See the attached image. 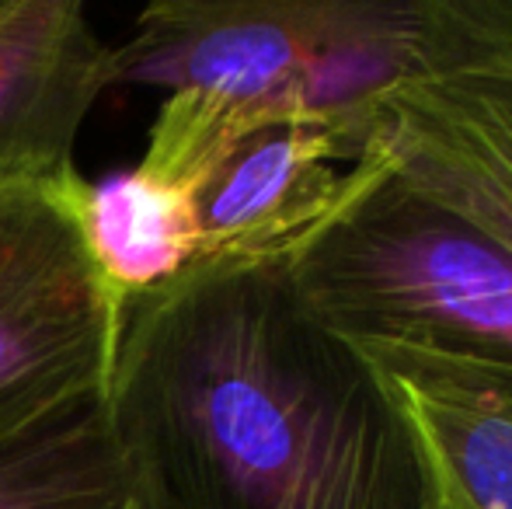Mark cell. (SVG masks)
Instances as JSON below:
<instances>
[{
    "instance_id": "277c9868",
    "label": "cell",
    "mask_w": 512,
    "mask_h": 509,
    "mask_svg": "<svg viewBox=\"0 0 512 509\" xmlns=\"http://www.w3.org/2000/svg\"><path fill=\"white\" fill-rule=\"evenodd\" d=\"M84 178L0 189V454L102 401L122 300L84 238Z\"/></svg>"
},
{
    "instance_id": "7a4b0ae2",
    "label": "cell",
    "mask_w": 512,
    "mask_h": 509,
    "mask_svg": "<svg viewBox=\"0 0 512 509\" xmlns=\"http://www.w3.org/2000/svg\"><path fill=\"white\" fill-rule=\"evenodd\" d=\"M286 265L349 346L418 349L512 381V252L411 189L377 136Z\"/></svg>"
},
{
    "instance_id": "8992f818",
    "label": "cell",
    "mask_w": 512,
    "mask_h": 509,
    "mask_svg": "<svg viewBox=\"0 0 512 509\" xmlns=\"http://www.w3.org/2000/svg\"><path fill=\"white\" fill-rule=\"evenodd\" d=\"M370 136L307 112H265L192 189L199 262L286 255L328 217Z\"/></svg>"
},
{
    "instance_id": "ba28073f",
    "label": "cell",
    "mask_w": 512,
    "mask_h": 509,
    "mask_svg": "<svg viewBox=\"0 0 512 509\" xmlns=\"http://www.w3.org/2000/svg\"><path fill=\"white\" fill-rule=\"evenodd\" d=\"M415 436L432 509H512V381L398 346L359 349Z\"/></svg>"
},
{
    "instance_id": "3957f363",
    "label": "cell",
    "mask_w": 512,
    "mask_h": 509,
    "mask_svg": "<svg viewBox=\"0 0 512 509\" xmlns=\"http://www.w3.org/2000/svg\"><path fill=\"white\" fill-rule=\"evenodd\" d=\"M415 39L418 0H161L115 46L112 84L206 91L373 136Z\"/></svg>"
},
{
    "instance_id": "30bf717a",
    "label": "cell",
    "mask_w": 512,
    "mask_h": 509,
    "mask_svg": "<svg viewBox=\"0 0 512 509\" xmlns=\"http://www.w3.org/2000/svg\"><path fill=\"white\" fill-rule=\"evenodd\" d=\"M0 509H129L102 401L60 415L0 454Z\"/></svg>"
},
{
    "instance_id": "9c48e42d",
    "label": "cell",
    "mask_w": 512,
    "mask_h": 509,
    "mask_svg": "<svg viewBox=\"0 0 512 509\" xmlns=\"http://www.w3.org/2000/svg\"><path fill=\"white\" fill-rule=\"evenodd\" d=\"M81 217L91 255L122 307L199 262L192 196L140 168L84 185Z\"/></svg>"
},
{
    "instance_id": "52a82bcc",
    "label": "cell",
    "mask_w": 512,
    "mask_h": 509,
    "mask_svg": "<svg viewBox=\"0 0 512 509\" xmlns=\"http://www.w3.org/2000/svg\"><path fill=\"white\" fill-rule=\"evenodd\" d=\"M115 49L77 0H0V189L74 175Z\"/></svg>"
},
{
    "instance_id": "5b68a950",
    "label": "cell",
    "mask_w": 512,
    "mask_h": 509,
    "mask_svg": "<svg viewBox=\"0 0 512 509\" xmlns=\"http://www.w3.org/2000/svg\"><path fill=\"white\" fill-rule=\"evenodd\" d=\"M391 168L512 252V0H418L411 67L377 98Z\"/></svg>"
},
{
    "instance_id": "6da1fadb",
    "label": "cell",
    "mask_w": 512,
    "mask_h": 509,
    "mask_svg": "<svg viewBox=\"0 0 512 509\" xmlns=\"http://www.w3.org/2000/svg\"><path fill=\"white\" fill-rule=\"evenodd\" d=\"M102 415L129 509H432L377 367L286 255L196 262L126 304Z\"/></svg>"
}]
</instances>
